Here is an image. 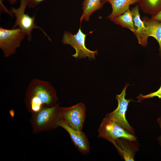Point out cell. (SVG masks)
I'll return each instance as SVG.
<instances>
[{
  "label": "cell",
  "mask_w": 161,
  "mask_h": 161,
  "mask_svg": "<svg viewBox=\"0 0 161 161\" xmlns=\"http://www.w3.org/2000/svg\"><path fill=\"white\" fill-rule=\"evenodd\" d=\"M111 0H101L102 3L104 4L107 2H109Z\"/></svg>",
  "instance_id": "22"
},
{
  "label": "cell",
  "mask_w": 161,
  "mask_h": 161,
  "mask_svg": "<svg viewBox=\"0 0 161 161\" xmlns=\"http://www.w3.org/2000/svg\"><path fill=\"white\" fill-rule=\"evenodd\" d=\"M58 103L52 107H45L32 113L30 119L34 133L50 130L58 127L61 119Z\"/></svg>",
  "instance_id": "2"
},
{
  "label": "cell",
  "mask_w": 161,
  "mask_h": 161,
  "mask_svg": "<svg viewBox=\"0 0 161 161\" xmlns=\"http://www.w3.org/2000/svg\"><path fill=\"white\" fill-rule=\"evenodd\" d=\"M142 20L146 27L148 37H153L159 44L160 54L161 55V22L151 20L146 17L142 18Z\"/></svg>",
  "instance_id": "12"
},
{
  "label": "cell",
  "mask_w": 161,
  "mask_h": 161,
  "mask_svg": "<svg viewBox=\"0 0 161 161\" xmlns=\"http://www.w3.org/2000/svg\"><path fill=\"white\" fill-rule=\"evenodd\" d=\"M86 35L82 31L80 27L77 32L73 35L71 33L65 31L63 35L62 42L64 44L69 45L75 50V53L72 56L79 59L88 58L94 60L97 54V51H92L85 46V38Z\"/></svg>",
  "instance_id": "3"
},
{
  "label": "cell",
  "mask_w": 161,
  "mask_h": 161,
  "mask_svg": "<svg viewBox=\"0 0 161 161\" xmlns=\"http://www.w3.org/2000/svg\"><path fill=\"white\" fill-rule=\"evenodd\" d=\"M26 34L18 27L7 29L0 27V48L5 57L14 54Z\"/></svg>",
  "instance_id": "4"
},
{
  "label": "cell",
  "mask_w": 161,
  "mask_h": 161,
  "mask_svg": "<svg viewBox=\"0 0 161 161\" xmlns=\"http://www.w3.org/2000/svg\"><path fill=\"white\" fill-rule=\"evenodd\" d=\"M138 0H111L112 11L107 18L111 20L120 16L129 9L130 6L137 3Z\"/></svg>",
  "instance_id": "13"
},
{
  "label": "cell",
  "mask_w": 161,
  "mask_h": 161,
  "mask_svg": "<svg viewBox=\"0 0 161 161\" xmlns=\"http://www.w3.org/2000/svg\"><path fill=\"white\" fill-rule=\"evenodd\" d=\"M8 1L11 4H14L16 3L17 0H8Z\"/></svg>",
  "instance_id": "21"
},
{
  "label": "cell",
  "mask_w": 161,
  "mask_h": 161,
  "mask_svg": "<svg viewBox=\"0 0 161 161\" xmlns=\"http://www.w3.org/2000/svg\"><path fill=\"white\" fill-rule=\"evenodd\" d=\"M154 97H157L159 99H161V84L160 88L157 91L146 95H143L142 94H141L138 95L137 98L140 101Z\"/></svg>",
  "instance_id": "17"
},
{
  "label": "cell",
  "mask_w": 161,
  "mask_h": 161,
  "mask_svg": "<svg viewBox=\"0 0 161 161\" xmlns=\"http://www.w3.org/2000/svg\"><path fill=\"white\" fill-rule=\"evenodd\" d=\"M116 24L127 28L133 32L134 25L131 10L129 9L123 14L110 20Z\"/></svg>",
  "instance_id": "16"
},
{
  "label": "cell",
  "mask_w": 161,
  "mask_h": 161,
  "mask_svg": "<svg viewBox=\"0 0 161 161\" xmlns=\"http://www.w3.org/2000/svg\"><path fill=\"white\" fill-rule=\"evenodd\" d=\"M141 10L145 14L154 16L161 10V0H138Z\"/></svg>",
  "instance_id": "15"
},
{
  "label": "cell",
  "mask_w": 161,
  "mask_h": 161,
  "mask_svg": "<svg viewBox=\"0 0 161 161\" xmlns=\"http://www.w3.org/2000/svg\"><path fill=\"white\" fill-rule=\"evenodd\" d=\"M45 0H27V6L30 8H34Z\"/></svg>",
  "instance_id": "18"
},
{
  "label": "cell",
  "mask_w": 161,
  "mask_h": 161,
  "mask_svg": "<svg viewBox=\"0 0 161 161\" xmlns=\"http://www.w3.org/2000/svg\"><path fill=\"white\" fill-rule=\"evenodd\" d=\"M103 5L101 0H84L82 4V9L83 12L80 18V22L83 20L89 21L92 13L102 8Z\"/></svg>",
  "instance_id": "14"
},
{
  "label": "cell",
  "mask_w": 161,
  "mask_h": 161,
  "mask_svg": "<svg viewBox=\"0 0 161 161\" xmlns=\"http://www.w3.org/2000/svg\"><path fill=\"white\" fill-rule=\"evenodd\" d=\"M98 132V137L106 139L112 143L120 138L137 141L135 135L106 116L99 126Z\"/></svg>",
  "instance_id": "6"
},
{
  "label": "cell",
  "mask_w": 161,
  "mask_h": 161,
  "mask_svg": "<svg viewBox=\"0 0 161 161\" xmlns=\"http://www.w3.org/2000/svg\"><path fill=\"white\" fill-rule=\"evenodd\" d=\"M58 126L66 131L75 146L79 151L84 154L89 153V142L86 136L82 131L72 128L61 119L58 123Z\"/></svg>",
  "instance_id": "9"
},
{
  "label": "cell",
  "mask_w": 161,
  "mask_h": 161,
  "mask_svg": "<svg viewBox=\"0 0 161 161\" xmlns=\"http://www.w3.org/2000/svg\"><path fill=\"white\" fill-rule=\"evenodd\" d=\"M58 100L55 89L48 81L33 79L27 86L25 102L27 110L32 114L55 106Z\"/></svg>",
  "instance_id": "1"
},
{
  "label": "cell",
  "mask_w": 161,
  "mask_h": 161,
  "mask_svg": "<svg viewBox=\"0 0 161 161\" xmlns=\"http://www.w3.org/2000/svg\"><path fill=\"white\" fill-rule=\"evenodd\" d=\"M137 141L120 138L112 143L116 148L121 157L126 161H134V157L139 150Z\"/></svg>",
  "instance_id": "10"
},
{
  "label": "cell",
  "mask_w": 161,
  "mask_h": 161,
  "mask_svg": "<svg viewBox=\"0 0 161 161\" xmlns=\"http://www.w3.org/2000/svg\"><path fill=\"white\" fill-rule=\"evenodd\" d=\"M150 19L151 20L161 22V10L156 15L152 16Z\"/></svg>",
  "instance_id": "19"
},
{
  "label": "cell",
  "mask_w": 161,
  "mask_h": 161,
  "mask_svg": "<svg viewBox=\"0 0 161 161\" xmlns=\"http://www.w3.org/2000/svg\"><path fill=\"white\" fill-rule=\"evenodd\" d=\"M129 84H127L119 95H116V98L118 101L117 108L113 112L106 115V116L114 121L131 133L134 135V129L131 126L126 118V114L129 103L134 101L126 99V90Z\"/></svg>",
  "instance_id": "8"
},
{
  "label": "cell",
  "mask_w": 161,
  "mask_h": 161,
  "mask_svg": "<svg viewBox=\"0 0 161 161\" xmlns=\"http://www.w3.org/2000/svg\"><path fill=\"white\" fill-rule=\"evenodd\" d=\"M20 6L18 8L12 7L10 9L11 13L16 18V21L13 28L18 27L26 33L29 41L31 39V33L32 30L34 29H39L47 36L49 41H51V39L44 31L35 24V15L31 17L25 13L26 7L27 6V0H20Z\"/></svg>",
  "instance_id": "5"
},
{
  "label": "cell",
  "mask_w": 161,
  "mask_h": 161,
  "mask_svg": "<svg viewBox=\"0 0 161 161\" xmlns=\"http://www.w3.org/2000/svg\"><path fill=\"white\" fill-rule=\"evenodd\" d=\"M157 122L161 129V117L158 118ZM157 139L159 144L161 145V135L160 136L158 137Z\"/></svg>",
  "instance_id": "20"
},
{
  "label": "cell",
  "mask_w": 161,
  "mask_h": 161,
  "mask_svg": "<svg viewBox=\"0 0 161 161\" xmlns=\"http://www.w3.org/2000/svg\"><path fill=\"white\" fill-rule=\"evenodd\" d=\"M61 119L72 128L82 131L86 117L85 105L79 103L68 107H59Z\"/></svg>",
  "instance_id": "7"
},
{
  "label": "cell",
  "mask_w": 161,
  "mask_h": 161,
  "mask_svg": "<svg viewBox=\"0 0 161 161\" xmlns=\"http://www.w3.org/2000/svg\"><path fill=\"white\" fill-rule=\"evenodd\" d=\"M138 4L132 8L131 10L134 25L133 33L137 39L138 43L142 46L145 47L148 44V37L147 35L146 27L140 18Z\"/></svg>",
  "instance_id": "11"
}]
</instances>
